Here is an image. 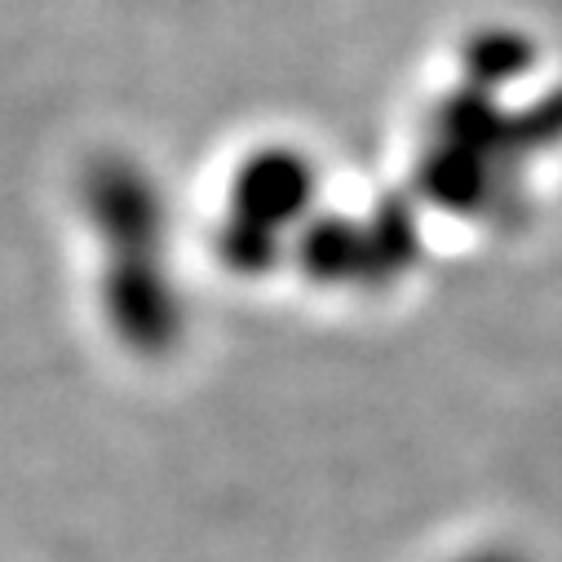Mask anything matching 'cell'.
Instances as JSON below:
<instances>
[{
  "label": "cell",
  "instance_id": "cell-1",
  "mask_svg": "<svg viewBox=\"0 0 562 562\" xmlns=\"http://www.w3.org/2000/svg\"><path fill=\"white\" fill-rule=\"evenodd\" d=\"M474 562H509V558H474Z\"/></svg>",
  "mask_w": 562,
  "mask_h": 562
}]
</instances>
